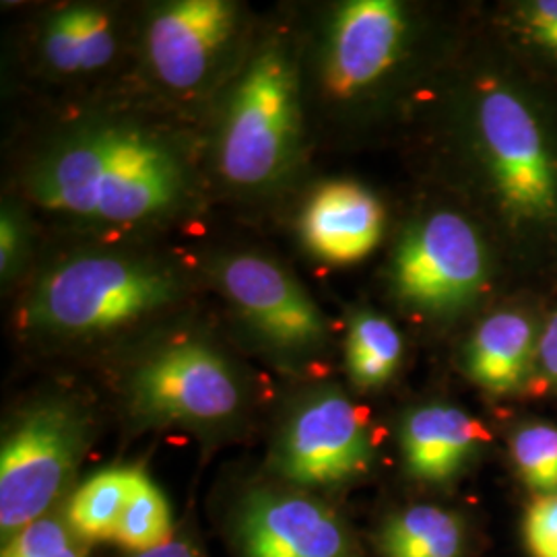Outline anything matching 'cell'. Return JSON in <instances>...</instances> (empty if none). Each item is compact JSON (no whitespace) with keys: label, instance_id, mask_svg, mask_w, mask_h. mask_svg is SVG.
<instances>
[{"label":"cell","instance_id":"cell-24","mask_svg":"<svg viewBox=\"0 0 557 557\" xmlns=\"http://www.w3.org/2000/svg\"><path fill=\"white\" fill-rule=\"evenodd\" d=\"M25 252L23 220L11 207H2L0 215V271L2 277H13Z\"/></svg>","mask_w":557,"mask_h":557},{"label":"cell","instance_id":"cell-3","mask_svg":"<svg viewBox=\"0 0 557 557\" xmlns=\"http://www.w3.org/2000/svg\"><path fill=\"white\" fill-rule=\"evenodd\" d=\"M124 403L140 428H180L213 438L246 418L250 391L238 366L218 347L182 338L133 366L124 380Z\"/></svg>","mask_w":557,"mask_h":557},{"label":"cell","instance_id":"cell-25","mask_svg":"<svg viewBox=\"0 0 557 557\" xmlns=\"http://www.w3.org/2000/svg\"><path fill=\"white\" fill-rule=\"evenodd\" d=\"M524 25L535 40L557 52V0H537L524 7Z\"/></svg>","mask_w":557,"mask_h":557},{"label":"cell","instance_id":"cell-26","mask_svg":"<svg viewBox=\"0 0 557 557\" xmlns=\"http://www.w3.org/2000/svg\"><path fill=\"white\" fill-rule=\"evenodd\" d=\"M131 557H209L205 554L199 539L195 537L188 529H180L165 543L153 549L131 554Z\"/></svg>","mask_w":557,"mask_h":557},{"label":"cell","instance_id":"cell-4","mask_svg":"<svg viewBox=\"0 0 557 557\" xmlns=\"http://www.w3.org/2000/svg\"><path fill=\"white\" fill-rule=\"evenodd\" d=\"M94 418L73 395L52 393L15 413L0 448V535L15 537L57 510L91 442Z\"/></svg>","mask_w":557,"mask_h":557},{"label":"cell","instance_id":"cell-17","mask_svg":"<svg viewBox=\"0 0 557 557\" xmlns=\"http://www.w3.org/2000/svg\"><path fill=\"white\" fill-rule=\"evenodd\" d=\"M116 52L114 21L98 7H66L46 21L41 54L62 75L91 73Z\"/></svg>","mask_w":557,"mask_h":557},{"label":"cell","instance_id":"cell-10","mask_svg":"<svg viewBox=\"0 0 557 557\" xmlns=\"http://www.w3.org/2000/svg\"><path fill=\"white\" fill-rule=\"evenodd\" d=\"M479 135L504 209L522 220L554 218L557 163L529 106L510 89H487Z\"/></svg>","mask_w":557,"mask_h":557},{"label":"cell","instance_id":"cell-9","mask_svg":"<svg viewBox=\"0 0 557 557\" xmlns=\"http://www.w3.org/2000/svg\"><path fill=\"white\" fill-rule=\"evenodd\" d=\"M220 287L260 343L285 359H304L326 345V320L317 301L275 260L234 255L220 262Z\"/></svg>","mask_w":557,"mask_h":557},{"label":"cell","instance_id":"cell-22","mask_svg":"<svg viewBox=\"0 0 557 557\" xmlns=\"http://www.w3.org/2000/svg\"><path fill=\"white\" fill-rule=\"evenodd\" d=\"M2 557H87V541L71 529L64 504L2 543Z\"/></svg>","mask_w":557,"mask_h":557},{"label":"cell","instance_id":"cell-19","mask_svg":"<svg viewBox=\"0 0 557 557\" xmlns=\"http://www.w3.org/2000/svg\"><path fill=\"white\" fill-rule=\"evenodd\" d=\"M347 372L359 388H380L397 374L403 338L391 320L374 312H359L347 333Z\"/></svg>","mask_w":557,"mask_h":557},{"label":"cell","instance_id":"cell-20","mask_svg":"<svg viewBox=\"0 0 557 557\" xmlns=\"http://www.w3.org/2000/svg\"><path fill=\"white\" fill-rule=\"evenodd\" d=\"M176 533L172 506L145 471L135 469L131 498L120 520L116 541L131 554L153 549Z\"/></svg>","mask_w":557,"mask_h":557},{"label":"cell","instance_id":"cell-23","mask_svg":"<svg viewBox=\"0 0 557 557\" xmlns=\"http://www.w3.org/2000/svg\"><path fill=\"white\" fill-rule=\"evenodd\" d=\"M522 535L531 557H557V494L535 498L529 506Z\"/></svg>","mask_w":557,"mask_h":557},{"label":"cell","instance_id":"cell-15","mask_svg":"<svg viewBox=\"0 0 557 557\" xmlns=\"http://www.w3.org/2000/svg\"><path fill=\"white\" fill-rule=\"evenodd\" d=\"M537 331L520 312H498L479 324L465 363L471 380L485 393L504 397L520 391L537 363Z\"/></svg>","mask_w":557,"mask_h":557},{"label":"cell","instance_id":"cell-18","mask_svg":"<svg viewBox=\"0 0 557 557\" xmlns=\"http://www.w3.org/2000/svg\"><path fill=\"white\" fill-rule=\"evenodd\" d=\"M133 479V467H110L81 483L64 502V515L77 537L87 543L116 539Z\"/></svg>","mask_w":557,"mask_h":557},{"label":"cell","instance_id":"cell-6","mask_svg":"<svg viewBox=\"0 0 557 557\" xmlns=\"http://www.w3.org/2000/svg\"><path fill=\"white\" fill-rule=\"evenodd\" d=\"M374 460L368 423L337 386H319L292 405L271 450L273 478L326 496L366 478Z\"/></svg>","mask_w":557,"mask_h":557},{"label":"cell","instance_id":"cell-8","mask_svg":"<svg viewBox=\"0 0 557 557\" xmlns=\"http://www.w3.org/2000/svg\"><path fill=\"white\" fill-rule=\"evenodd\" d=\"M487 275L475 227L457 213H434L403 238L393 267L398 296L430 314H450L478 298Z\"/></svg>","mask_w":557,"mask_h":557},{"label":"cell","instance_id":"cell-2","mask_svg":"<svg viewBox=\"0 0 557 557\" xmlns=\"http://www.w3.org/2000/svg\"><path fill=\"white\" fill-rule=\"evenodd\" d=\"M182 294L168 264L135 255L91 252L64 260L41 278L23 322L46 337H110L170 308Z\"/></svg>","mask_w":557,"mask_h":557},{"label":"cell","instance_id":"cell-27","mask_svg":"<svg viewBox=\"0 0 557 557\" xmlns=\"http://www.w3.org/2000/svg\"><path fill=\"white\" fill-rule=\"evenodd\" d=\"M537 363L543 379L557 388V312L539 335Z\"/></svg>","mask_w":557,"mask_h":557},{"label":"cell","instance_id":"cell-21","mask_svg":"<svg viewBox=\"0 0 557 557\" xmlns=\"http://www.w3.org/2000/svg\"><path fill=\"white\" fill-rule=\"evenodd\" d=\"M512 460L524 487L541 496L557 494V428L535 421L520 425L510 440Z\"/></svg>","mask_w":557,"mask_h":557},{"label":"cell","instance_id":"cell-7","mask_svg":"<svg viewBox=\"0 0 557 557\" xmlns=\"http://www.w3.org/2000/svg\"><path fill=\"white\" fill-rule=\"evenodd\" d=\"M227 537L236 557H366L326 499L278 481L250 485L234 499Z\"/></svg>","mask_w":557,"mask_h":557},{"label":"cell","instance_id":"cell-12","mask_svg":"<svg viewBox=\"0 0 557 557\" xmlns=\"http://www.w3.org/2000/svg\"><path fill=\"white\" fill-rule=\"evenodd\" d=\"M407 34L395 0H351L331 23L324 50V79L338 98H356L397 64Z\"/></svg>","mask_w":557,"mask_h":557},{"label":"cell","instance_id":"cell-16","mask_svg":"<svg viewBox=\"0 0 557 557\" xmlns=\"http://www.w3.org/2000/svg\"><path fill=\"white\" fill-rule=\"evenodd\" d=\"M382 557H467L462 517L438 504H409L388 512L374 533Z\"/></svg>","mask_w":557,"mask_h":557},{"label":"cell","instance_id":"cell-1","mask_svg":"<svg viewBox=\"0 0 557 557\" xmlns=\"http://www.w3.org/2000/svg\"><path fill=\"white\" fill-rule=\"evenodd\" d=\"M190 180L178 151L151 131L101 124L50 149L29 176L41 207L79 220L133 225L176 213Z\"/></svg>","mask_w":557,"mask_h":557},{"label":"cell","instance_id":"cell-11","mask_svg":"<svg viewBox=\"0 0 557 557\" xmlns=\"http://www.w3.org/2000/svg\"><path fill=\"white\" fill-rule=\"evenodd\" d=\"M238 29V7L225 0H178L147 25V60L161 85L190 94L215 73Z\"/></svg>","mask_w":557,"mask_h":557},{"label":"cell","instance_id":"cell-14","mask_svg":"<svg viewBox=\"0 0 557 557\" xmlns=\"http://www.w3.org/2000/svg\"><path fill=\"white\" fill-rule=\"evenodd\" d=\"M398 438L409 478L425 485H448L478 455L483 432L462 409L432 403L405 416Z\"/></svg>","mask_w":557,"mask_h":557},{"label":"cell","instance_id":"cell-13","mask_svg":"<svg viewBox=\"0 0 557 557\" xmlns=\"http://www.w3.org/2000/svg\"><path fill=\"white\" fill-rule=\"evenodd\" d=\"M384 213L379 199L354 182L319 188L301 218L306 246L329 262H356L368 257L382 236Z\"/></svg>","mask_w":557,"mask_h":557},{"label":"cell","instance_id":"cell-5","mask_svg":"<svg viewBox=\"0 0 557 557\" xmlns=\"http://www.w3.org/2000/svg\"><path fill=\"white\" fill-rule=\"evenodd\" d=\"M299 147V87L289 50L271 41L246 64L221 120L218 163L242 190L283 178Z\"/></svg>","mask_w":557,"mask_h":557}]
</instances>
